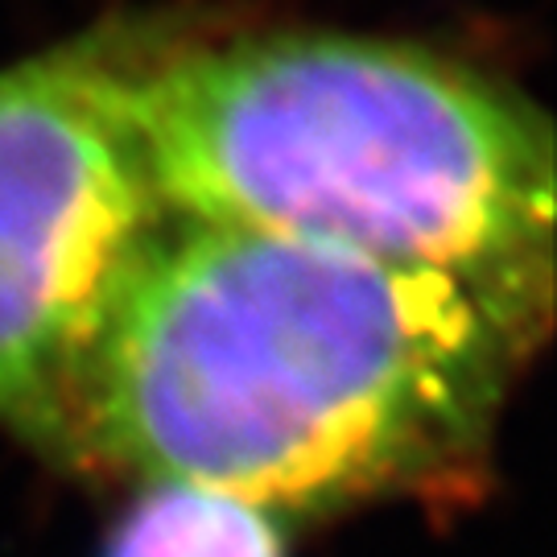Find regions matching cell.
Instances as JSON below:
<instances>
[{
  "label": "cell",
  "instance_id": "6da1fadb",
  "mask_svg": "<svg viewBox=\"0 0 557 557\" xmlns=\"http://www.w3.org/2000/svg\"><path fill=\"white\" fill-rule=\"evenodd\" d=\"M541 338L442 273L170 215L91 363L79 471L264 512L462 499Z\"/></svg>",
  "mask_w": 557,
  "mask_h": 557
},
{
  "label": "cell",
  "instance_id": "7a4b0ae2",
  "mask_svg": "<svg viewBox=\"0 0 557 557\" xmlns=\"http://www.w3.org/2000/svg\"><path fill=\"white\" fill-rule=\"evenodd\" d=\"M137 128L174 220L442 273L549 331L554 124L475 62L338 29L165 41Z\"/></svg>",
  "mask_w": 557,
  "mask_h": 557
},
{
  "label": "cell",
  "instance_id": "3957f363",
  "mask_svg": "<svg viewBox=\"0 0 557 557\" xmlns=\"http://www.w3.org/2000/svg\"><path fill=\"white\" fill-rule=\"evenodd\" d=\"M161 46L108 21L0 66V430L71 471L103 331L170 220L137 128Z\"/></svg>",
  "mask_w": 557,
  "mask_h": 557
},
{
  "label": "cell",
  "instance_id": "277c9868",
  "mask_svg": "<svg viewBox=\"0 0 557 557\" xmlns=\"http://www.w3.org/2000/svg\"><path fill=\"white\" fill-rule=\"evenodd\" d=\"M103 557H285L273 512L190 483H149Z\"/></svg>",
  "mask_w": 557,
  "mask_h": 557
}]
</instances>
